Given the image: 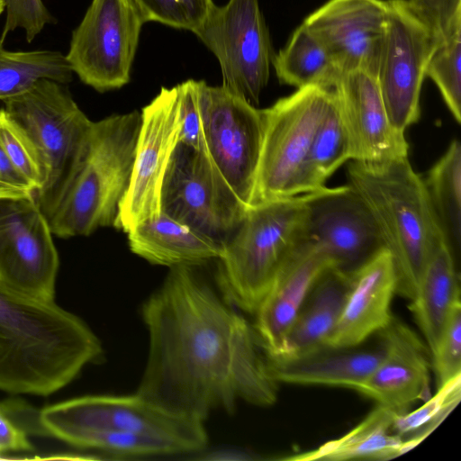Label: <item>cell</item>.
I'll return each mask as SVG.
<instances>
[{"label":"cell","instance_id":"obj_1","mask_svg":"<svg viewBox=\"0 0 461 461\" xmlns=\"http://www.w3.org/2000/svg\"><path fill=\"white\" fill-rule=\"evenodd\" d=\"M149 353L137 393L175 413L205 420L239 401L268 407V375L253 326L220 296L197 266L169 268L143 303Z\"/></svg>","mask_w":461,"mask_h":461},{"label":"cell","instance_id":"obj_2","mask_svg":"<svg viewBox=\"0 0 461 461\" xmlns=\"http://www.w3.org/2000/svg\"><path fill=\"white\" fill-rule=\"evenodd\" d=\"M102 354L101 341L76 314L0 289V391L48 396Z\"/></svg>","mask_w":461,"mask_h":461},{"label":"cell","instance_id":"obj_3","mask_svg":"<svg viewBox=\"0 0 461 461\" xmlns=\"http://www.w3.org/2000/svg\"><path fill=\"white\" fill-rule=\"evenodd\" d=\"M348 178L371 212L391 255L396 294L410 301L429 259L446 243L424 179L408 157L375 164L352 161Z\"/></svg>","mask_w":461,"mask_h":461},{"label":"cell","instance_id":"obj_4","mask_svg":"<svg viewBox=\"0 0 461 461\" xmlns=\"http://www.w3.org/2000/svg\"><path fill=\"white\" fill-rule=\"evenodd\" d=\"M140 126L138 111L93 122L83 155L49 220L52 234L68 239L113 227L129 185Z\"/></svg>","mask_w":461,"mask_h":461},{"label":"cell","instance_id":"obj_5","mask_svg":"<svg viewBox=\"0 0 461 461\" xmlns=\"http://www.w3.org/2000/svg\"><path fill=\"white\" fill-rule=\"evenodd\" d=\"M307 194L254 205L222 242L217 280L223 297L255 314L275 276L304 237Z\"/></svg>","mask_w":461,"mask_h":461},{"label":"cell","instance_id":"obj_6","mask_svg":"<svg viewBox=\"0 0 461 461\" xmlns=\"http://www.w3.org/2000/svg\"><path fill=\"white\" fill-rule=\"evenodd\" d=\"M4 104L30 137L45 166L46 179L34 198L50 220L83 155L93 122L75 102L67 84L48 78L38 80Z\"/></svg>","mask_w":461,"mask_h":461},{"label":"cell","instance_id":"obj_7","mask_svg":"<svg viewBox=\"0 0 461 461\" xmlns=\"http://www.w3.org/2000/svg\"><path fill=\"white\" fill-rule=\"evenodd\" d=\"M36 429L65 441L82 431L135 434L163 439L181 453L208 443L204 421L167 411L139 393L87 395L49 405L36 416Z\"/></svg>","mask_w":461,"mask_h":461},{"label":"cell","instance_id":"obj_8","mask_svg":"<svg viewBox=\"0 0 461 461\" xmlns=\"http://www.w3.org/2000/svg\"><path fill=\"white\" fill-rule=\"evenodd\" d=\"M332 88L312 85L262 109L264 132L250 207L303 194V177Z\"/></svg>","mask_w":461,"mask_h":461},{"label":"cell","instance_id":"obj_9","mask_svg":"<svg viewBox=\"0 0 461 461\" xmlns=\"http://www.w3.org/2000/svg\"><path fill=\"white\" fill-rule=\"evenodd\" d=\"M145 23L134 0H92L66 54L73 73L101 93L128 84Z\"/></svg>","mask_w":461,"mask_h":461},{"label":"cell","instance_id":"obj_10","mask_svg":"<svg viewBox=\"0 0 461 461\" xmlns=\"http://www.w3.org/2000/svg\"><path fill=\"white\" fill-rule=\"evenodd\" d=\"M59 267L49 220L34 195L0 198V289L25 301L55 302Z\"/></svg>","mask_w":461,"mask_h":461},{"label":"cell","instance_id":"obj_11","mask_svg":"<svg viewBox=\"0 0 461 461\" xmlns=\"http://www.w3.org/2000/svg\"><path fill=\"white\" fill-rule=\"evenodd\" d=\"M194 33L219 61L222 86L258 104L275 55L258 0L215 5Z\"/></svg>","mask_w":461,"mask_h":461},{"label":"cell","instance_id":"obj_12","mask_svg":"<svg viewBox=\"0 0 461 461\" xmlns=\"http://www.w3.org/2000/svg\"><path fill=\"white\" fill-rule=\"evenodd\" d=\"M207 154L240 203L250 208L260 157L264 116L242 96L200 81Z\"/></svg>","mask_w":461,"mask_h":461},{"label":"cell","instance_id":"obj_13","mask_svg":"<svg viewBox=\"0 0 461 461\" xmlns=\"http://www.w3.org/2000/svg\"><path fill=\"white\" fill-rule=\"evenodd\" d=\"M385 3V33L376 77L389 120L404 133L420 119L427 65L440 41L408 0Z\"/></svg>","mask_w":461,"mask_h":461},{"label":"cell","instance_id":"obj_14","mask_svg":"<svg viewBox=\"0 0 461 461\" xmlns=\"http://www.w3.org/2000/svg\"><path fill=\"white\" fill-rule=\"evenodd\" d=\"M162 212L222 244L247 210L206 152L178 142L164 180Z\"/></svg>","mask_w":461,"mask_h":461},{"label":"cell","instance_id":"obj_15","mask_svg":"<svg viewBox=\"0 0 461 461\" xmlns=\"http://www.w3.org/2000/svg\"><path fill=\"white\" fill-rule=\"evenodd\" d=\"M181 131L176 86L162 87L140 112V126L128 188L113 227L127 233L162 212V189Z\"/></svg>","mask_w":461,"mask_h":461},{"label":"cell","instance_id":"obj_16","mask_svg":"<svg viewBox=\"0 0 461 461\" xmlns=\"http://www.w3.org/2000/svg\"><path fill=\"white\" fill-rule=\"evenodd\" d=\"M306 203L304 236L334 268L352 272L384 249L371 212L349 185L308 193Z\"/></svg>","mask_w":461,"mask_h":461},{"label":"cell","instance_id":"obj_17","mask_svg":"<svg viewBox=\"0 0 461 461\" xmlns=\"http://www.w3.org/2000/svg\"><path fill=\"white\" fill-rule=\"evenodd\" d=\"M386 15L383 0H329L303 23L341 74L362 69L377 75Z\"/></svg>","mask_w":461,"mask_h":461},{"label":"cell","instance_id":"obj_18","mask_svg":"<svg viewBox=\"0 0 461 461\" xmlns=\"http://www.w3.org/2000/svg\"><path fill=\"white\" fill-rule=\"evenodd\" d=\"M332 89L351 161L375 164L408 157L404 133L389 120L376 74L362 69L343 73Z\"/></svg>","mask_w":461,"mask_h":461},{"label":"cell","instance_id":"obj_19","mask_svg":"<svg viewBox=\"0 0 461 461\" xmlns=\"http://www.w3.org/2000/svg\"><path fill=\"white\" fill-rule=\"evenodd\" d=\"M383 356L357 392L397 414L431 395L430 354L423 339L393 316L378 333Z\"/></svg>","mask_w":461,"mask_h":461},{"label":"cell","instance_id":"obj_20","mask_svg":"<svg viewBox=\"0 0 461 461\" xmlns=\"http://www.w3.org/2000/svg\"><path fill=\"white\" fill-rule=\"evenodd\" d=\"M331 260L305 236L289 254L255 312L253 325L264 355L284 352L286 337L311 289Z\"/></svg>","mask_w":461,"mask_h":461},{"label":"cell","instance_id":"obj_21","mask_svg":"<svg viewBox=\"0 0 461 461\" xmlns=\"http://www.w3.org/2000/svg\"><path fill=\"white\" fill-rule=\"evenodd\" d=\"M349 284L338 322L327 340L336 347L362 345L391 321L397 279L391 255L382 249L348 273Z\"/></svg>","mask_w":461,"mask_h":461},{"label":"cell","instance_id":"obj_22","mask_svg":"<svg viewBox=\"0 0 461 461\" xmlns=\"http://www.w3.org/2000/svg\"><path fill=\"white\" fill-rule=\"evenodd\" d=\"M383 346L336 347L327 343L290 355H264L277 384L344 387L357 392L383 356Z\"/></svg>","mask_w":461,"mask_h":461},{"label":"cell","instance_id":"obj_23","mask_svg":"<svg viewBox=\"0 0 461 461\" xmlns=\"http://www.w3.org/2000/svg\"><path fill=\"white\" fill-rule=\"evenodd\" d=\"M131 251L151 264L173 267L200 266L221 257L222 244L192 227L161 213L127 233Z\"/></svg>","mask_w":461,"mask_h":461},{"label":"cell","instance_id":"obj_24","mask_svg":"<svg viewBox=\"0 0 461 461\" xmlns=\"http://www.w3.org/2000/svg\"><path fill=\"white\" fill-rule=\"evenodd\" d=\"M396 412L376 404L351 430L317 448L280 459L290 461L389 460L408 452L402 438L393 431Z\"/></svg>","mask_w":461,"mask_h":461},{"label":"cell","instance_id":"obj_25","mask_svg":"<svg viewBox=\"0 0 461 461\" xmlns=\"http://www.w3.org/2000/svg\"><path fill=\"white\" fill-rule=\"evenodd\" d=\"M409 302V311L430 354L453 307L461 302L456 260L447 243L429 259Z\"/></svg>","mask_w":461,"mask_h":461},{"label":"cell","instance_id":"obj_26","mask_svg":"<svg viewBox=\"0 0 461 461\" xmlns=\"http://www.w3.org/2000/svg\"><path fill=\"white\" fill-rule=\"evenodd\" d=\"M348 284V273L337 268L330 267L321 274L301 307L280 355L298 353L327 342L340 316Z\"/></svg>","mask_w":461,"mask_h":461},{"label":"cell","instance_id":"obj_27","mask_svg":"<svg viewBox=\"0 0 461 461\" xmlns=\"http://www.w3.org/2000/svg\"><path fill=\"white\" fill-rule=\"evenodd\" d=\"M272 65L281 84L297 89L312 85L332 88L342 75L303 23L294 30L286 45L274 55Z\"/></svg>","mask_w":461,"mask_h":461},{"label":"cell","instance_id":"obj_28","mask_svg":"<svg viewBox=\"0 0 461 461\" xmlns=\"http://www.w3.org/2000/svg\"><path fill=\"white\" fill-rule=\"evenodd\" d=\"M424 183L446 243L456 258L461 243V146L453 140Z\"/></svg>","mask_w":461,"mask_h":461},{"label":"cell","instance_id":"obj_29","mask_svg":"<svg viewBox=\"0 0 461 461\" xmlns=\"http://www.w3.org/2000/svg\"><path fill=\"white\" fill-rule=\"evenodd\" d=\"M0 37V100L5 101L29 90L38 80L70 83L73 71L66 55L59 50H9Z\"/></svg>","mask_w":461,"mask_h":461},{"label":"cell","instance_id":"obj_30","mask_svg":"<svg viewBox=\"0 0 461 461\" xmlns=\"http://www.w3.org/2000/svg\"><path fill=\"white\" fill-rule=\"evenodd\" d=\"M348 160V140L332 89L331 97L307 156L303 177V194L324 188L330 176Z\"/></svg>","mask_w":461,"mask_h":461},{"label":"cell","instance_id":"obj_31","mask_svg":"<svg viewBox=\"0 0 461 461\" xmlns=\"http://www.w3.org/2000/svg\"><path fill=\"white\" fill-rule=\"evenodd\" d=\"M460 399L461 375L438 387L418 409L396 414L393 431L402 438L410 451L442 423Z\"/></svg>","mask_w":461,"mask_h":461},{"label":"cell","instance_id":"obj_32","mask_svg":"<svg viewBox=\"0 0 461 461\" xmlns=\"http://www.w3.org/2000/svg\"><path fill=\"white\" fill-rule=\"evenodd\" d=\"M461 21L435 50L426 68V77L438 86L454 119L461 122Z\"/></svg>","mask_w":461,"mask_h":461},{"label":"cell","instance_id":"obj_33","mask_svg":"<svg viewBox=\"0 0 461 461\" xmlns=\"http://www.w3.org/2000/svg\"><path fill=\"white\" fill-rule=\"evenodd\" d=\"M0 143L17 170L34 186L41 188L46 179L42 159L24 129L0 108Z\"/></svg>","mask_w":461,"mask_h":461},{"label":"cell","instance_id":"obj_34","mask_svg":"<svg viewBox=\"0 0 461 461\" xmlns=\"http://www.w3.org/2000/svg\"><path fill=\"white\" fill-rule=\"evenodd\" d=\"M146 23L157 22L194 32L215 4L212 0H134Z\"/></svg>","mask_w":461,"mask_h":461},{"label":"cell","instance_id":"obj_35","mask_svg":"<svg viewBox=\"0 0 461 461\" xmlns=\"http://www.w3.org/2000/svg\"><path fill=\"white\" fill-rule=\"evenodd\" d=\"M430 362L437 388L461 375V302L453 307Z\"/></svg>","mask_w":461,"mask_h":461},{"label":"cell","instance_id":"obj_36","mask_svg":"<svg viewBox=\"0 0 461 461\" xmlns=\"http://www.w3.org/2000/svg\"><path fill=\"white\" fill-rule=\"evenodd\" d=\"M180 102L179 142L206 151L200 104V81L188 79L176 85Z\"/></svg>","mask_w":461,"mask_h":461},{"label":"cell","instance_id":"obj_37","mask_svg":"<svg viewBox=\"0 0 461 461\" xmlns=\"http://www.w3.org/2000/svg\"><path fill=\"white\" fill-rule=\"evenodd\" d=\"M6 12L2 37L21 28L27 42H32L47 24L56 21L42 0H4Z\"/></svg>","mask_w":461,"mask_h":461},{"label":"cell","instance_id":"obj_38","mask_svg":"<svg viewBox=\"0 0 461 461\" xmlns=\"http://www.w3.org/2000/svg\"><path fill=\"white\" fill-rule=\"evenodd\" d=\"M441 42L461 21V0H408Z\"/></svg>","mask_w":461,"mask_h":461},{"label":"cell","instance_id":"obj_39","mask_svg":"<svg viewBox=\"0 0 461 461\" xmlns=\"http://www.w3.org/2000/svg\"><path fill=\"white\" fill-rule=\"evenodd\" d=\"M35 191L13 165L0 143V198L34 195Z\"/></svg>","mask_w":461,"mask_h":461},{"label":"cell","instance_id":"obj_40","mask_svg":"<svg viewBox=\"0 0 461 461\" xmlns=\"http://www.w3.org/2000/svg\"><path fill=\"white\" fill-rule=\"evenodd\" d=\"M26 431L9 417L7 410L0 403V454L5 452L32 451Z\"/></svg>","mask_w":461,"mask_h":461},{"label":"cell","instance_id":"obj_41","mask_svg":"<svg viewBox=\"0 0 461 461\" xmlns=\"http://www.w3.org/2000/svg\"><path fill=\"white\" fill-rule=\"evenodd\" d=\"M5 11V3H4V0H0V15L4 13Z\"/></svg>","mask_w":461,"mask_h":461}]
</instances>
